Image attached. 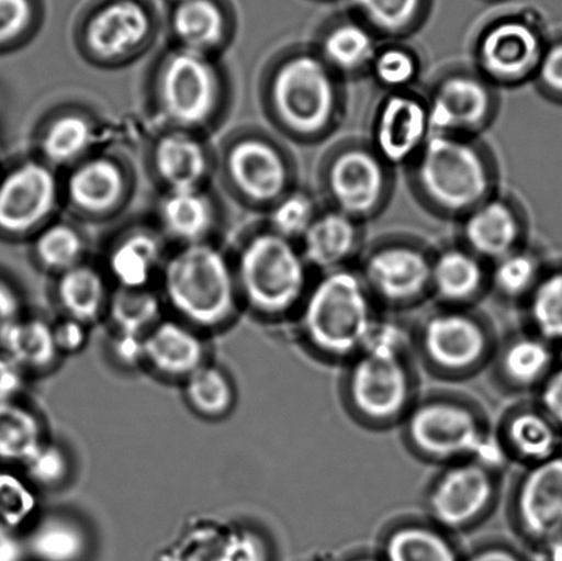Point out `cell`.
I'll use <instances>...</instances> for the list:
<instances>
[{
  "mask_svg": "<svg viewBox=\"0 0 562 561\" xmlns=\"http://www.w3.org/2000/svg\"><path fill=\"white\" fill-rule=\"evenodd\" d=\"M385 168L373 148L350 146L335 153L325 170V187L336 211L355 220L376 212L387 191Z\"/></svg>",
  "mask_w": 562,
  "mask_h": 561,
  "instance_id": "obj_12",
  "label": "cell"
},
{
  "mask_svg": "<svg viewBox=\"0 0 562 561\" xmlns=\"http://www.w3.org/2000/svg\"><path fill=\"white\" fill-rule=\"evenodd\" d=\"M418 354L440 377L464 378L495 356L493 329L464 307H445L422 323L416 339Z\"/></svg>",
  "mask_w": 562,
  "mask_h": 561,
  "instance_id": "obj_8",
  "label": "cell"
},
{
  "mask_svg": "<svg viewBox=\"0 0 562 561\" xmlns=\"http://www.w3.org/2000/svg\"><path fill=\"white\" fill-rule=\"evenodd\" d=\"M37 14V0H0V44L24 35L35 24Z\"/></svg>",
  "mask_w": 562,
  "mask_h": 561,
  "instance_id": "obj_48",
  "label": "cell"
},
{
  "mask_svg": "<svg viewBox=\"0 0 562 561\" xmlns=\"http://www.w3.org/2000/svg\"><path fill=\"white\" fill-rule=\"evenodd\" d=\"M549 548V560L550 561H562V536L550 543Z\"/></svg>",
  "mask_w": 562,
  "mask_h": 561,
  "instance_id": "obj_57",
  "label": "cell"
},
{
  "mask_svg": "<svg viewBox=\"0 0 562 561\" xmlns=\"http://www.w3.org/2000/svg\"><path fill=\"white\" fill-rule=\"evenodd\" d=\"M423 0H355L368 24L387 35L406 32L420 13Z\"/></svg>",
  "mask_w": 562,
  "mask_h": 561,
  "instance_id": "obj_44",
  "label": "cell"
},
{
  "mask_svg": "<svg viewBox=\"0 0 562 561\" xmlns=\"http://www.w3.org/2000/svg\"><path fill=\"white\" fill-rule=\"evenodd\" d=\"M238 282L252 310L266 316H283L305 299L307 263L291 240L269 229L247 242L241 250Z\"/></svg>",
  "mask_w": 562,
  "mask_h": 561,
  "instance_id": "obj_7",
  "label": "cell"
},
{
  "mask_svg": "<svg viewBox=\"0 0 562 561\" xmlns=\"http://www.w3.org/2000/svg\"><path fill=\"white\" fill-rule=\"evenodd\" d=\"M360 273L339 268L324 272L301 305L303 337L323 359L350 361L371 339L378 317Z\"/></svg>",
  "mask_w": 562,
  "mask_h": 561,
  "instance_id": "obj_2",
  "label": "cell"
},
{
  "mask_svg": "<svg viewBox=\"0 0 562 561\" xmlns=\"http://www.w3.org/2000/svg\"><path fill=\"white\" fill-rule=\"evenodd\" d=\"M541 278L537 258L517 249L494 261L488 282L504 299L517 301L527 300Z\"/></svg>",
  "mask_w": 562,
  "mask_h": 561,
  "instance_id": "obj_41",
  "label": "cell"
},
{
  "mask_svg": "<svg viewBox=\"0 0 562 561\" xmlns=\"http://www.w3.org/2000/svg\"><path fill=\"white\" fill-rule=\"evenodd\" d=\"M154 169L173 190L200 189L209 172V157L202 143L187 132L164 135L154 147Z\"/></svg>",
  "mask_w": 562,
  "mask_h": 561,
  "instance_id": "obj_26",
  "label": "cell"
},
{
  "mask_svg": "<svg viewBox=\"0 0 562 561\" xmlns=\"http://www.w3.org/2000/svg\"><path fill=\"white\" fill-rule=\"evenodd\" d=\"M35 255L44 268L64 273L80 266L85 255V239L69 224L48 225L37 236Z\"/></svg>",
  "mask_w": 562,
  "mask_h": 561,
  "instance_id": "obj_42",
  "label": "cell"
},
{
  "mask_svg": "<svg viewBox=\"0 0 562 561\" xmlns=\"http://www.w3.org/2000/svg\"><path fill=\"white\" fill-rule=\"evenodd\" d=\"M358 238L357 220L334 209L317 214L302 238L301 253L308 267L335 271L355 255Z\"/></svg>",
  "mask_w": 562,
  "mask_h": 561,
  "instance_id": "obj_24",
  "label": "cell"
},
{
  "mask_svg": "<svg viewBox=\"0 0 562 561\" xmlns=\"http://www.w3.org/2000/svg\"><path fill=\"white\" fill-rule=\"evenodd\" d=\"M407 340L398 324L379 321L366 348L349 361L344 394L356 419L372 427L396 425L417 403Z\"/></svg>",
  "mask_w": 562,
  "mask_h": 561,
  "instance_id": "obj_1",
  "label": "cell"
},
{
  "mask_svg": "<svg viewBox=\"0 0 562 561\" xmlns=\"http://www.w3.org/2000/svg\"><path fill=\"white\" fill-rule=\"evenodd\" d=\"M57 294L69 317L81 324L97 321L106 304L102 274L82 263L60 273Z\"/></svg>",
  "mask_w": 562,
  "mask_h": 561,
  "instance_id": "obj_33",
  "label": "cell"
},
{
  "mask_svg": "<svg viewBox=\"0 0 562 561\" xmlns=\"http://www.w3.org/2000/svg\"><path fill=\"white\" fill-rule=\"evenodd\" d=\"M85 324L69 318L54 329L55 343H57L58 350L68 351V354H75L80 350L82 345L86 344V332Z\"/></svg>",
  "mask_w": 562,
  "mask_h": 561,
  "instance_id": "obj_52",
  "label": "cell"
},
{
  "mask_svg": "<svg viewBox=\"0 0 562 561\" xmlns=\"http://www.w3.org/2000/svg\"><path fill=\"white\" fill-rule=\"evenodd\" d=\"M170 305L198 327L214 328L233 317L236 282L227 258L211 245H187L164 271Z\"/></svg>",
  "mask_w": 562,
  "mask_h": 561,
  "instance_id": "obj_5",
  "label": "cell"
},
{
  "mask_svg": "<svg viewBox=\"0 0 562 561\" xmlns=\"http://www.w3.org/2000/svg\"><path fill=\"white\" fill-rule=\"evenodd\" d=\"M125 190V176L120 165L104 157L77 165L66 184L71 205L91 214L112 211L120 205Z\"/></svg>",
  "mask_w": 562,
  "mask_h": 561,
  "instance_id": "obj_25",
  "label": "cell"
},
{
  "mask_svg": "<svg viewBox=\"0 0 562 561\" xmlns=\"http://www.w3.org/2000/svg\"><path fill=\"white\" fill-rule=\"evenodd\" d=\"M154 19L145 0H99L82 26L88 52L103 60L136 53L150 41Z\"/></svg>",
  "mask_w": 562,
  "mask_h": 561,
  "instance_id": "obj_14",
  "label": "cell"
},
{
  "mask_svg": "<svg viewBox=\"0 0 562 561\" xmlns=\"http://www.w3.org/2000/svg\"><path fill=\"white\" fill-rule=\"evenodd\" d=\"M93 143V126L86 117L65 114L48 124L42 137L46 161L66 165L77 161Z\"/></svg>",
  "mask_w": 562,
  "mask_h": 561,
  "instance_id": "obj_37",
  "label": "cell"
},
{
  "mask_svg": "<svg viewBox=\"0 0 562 561\" xmlns=\"http://www.w3.org/2000/svg\"><path fill=\"white\" fill-rule=\"evenodd\" d=\"M427 102L406 91L391 92L373 124V152L385 165L415 161L431 136Z\"/></svg>",
  "mask_w": 562,
  "mask_h": 561,
  "instance_id": "obj_17",
  "label": "cell"
},
{
  "mask_svg": "<svg viewBox=\"0 0 562 561\" xmlns=\"http://www.w3.org/2000/svg\"><path fill=\"white\" fill-rule=\"evenodd\" d=\"M27 476L42 486H57L69 472V460L55 445H42L25 463Z\"/></svg>",
  "mask_w": 562,
  "mask_h": 561,
  "instance_id": "obj_47",
  "label": "cell"
},
{
  "mask_svg": "<svg viewBox=\"0 0 562 561\" xmlns=\"http://www.w3.org/2000/svg\"><path fill=\"white\" fill-rule=\"evenodd\" d=\"M356 561H378V560H374L372 558H362V559H358Z\"/></svg>",
  "mask_w": 562,
  "mask_h": 561,
  "instance_id": "obj_58",
  "label": "cell"
},
{
  "mask_svg": "<svg viewBox=\"0 0 562 561\" xmlns=\"http://www.w3.org/2000/svg\"><path fill=\"white\" fill-rule=\"evenodd\" d=\"M115 355L121 362L125 364H136L145 359V337L137 335L120 334L117 343H115Z\"/></svg>",
  "mask_w": 562,
  "mask_h": 561,
  "instance_id": "obj_54",
  "label": "cell"
},
{
  "mask_svg": "<svg viewBox=\"0 0 562 561\" xmlns=\"http://www.w3.org/2000/svg\"><path fill=\"white\" fill-rule=\"evenodd\" d=\"M536 75L550 91L562 93V43L544 48Z\"/></svg>",
  "mask_w": 562,
  "mask_h": 561,
  "instance_id": "obj_50",
  "label": "cell"
},
{
  "mask_svg": "<svg viewBox=\"0 0 562 561\" xmlns=\"http://www.w3.org/2000/svg\"><path fill=\"white\" fill-rule=\"evenodd\" d=\"M413 162L418 191L440 212L467 214L492 198V165L465 137L431 134Z\"/></svg>",
  "mask_w": 562,
  "mask_h": 561,
  "instance_id": "obj_4",
  "label": "cell"
},
{
  "mask_svg": "<svg viewBox=\"0 0 562 561\" xmlns=\"http://www.w3.org/2000/svg\"><path fill=\"white\" fill-rule=\"evenodd\" d=\"M165 233L187 245L202 244L214 225L211 200L200 189L169 191L159 205Z\"/></svg>",
  "mask_w": 562,
  "mask_h": 561,
  "instance_id": "obj_30",
  "label": "cell"
},
{
  "mask_svg": "<svg viewBox=\"0 0 562 561\" xmlns=\"http://www.w3.org/2000/svg\"><path fill=\"white\" fill-rule=\"evenodd\" d=\"M462 235L467 249L473 255L482 260L497 261L519 249L521 220L508 202L488 198L465 214Z\"/></svg>",
  "mask_w": 562,
  "mask_h": 561,
  "instance_id": "obj_20",
  "label": "cell"
},
{
  "mask_svg": "<svg viewBox=\"0 0 562 561\" xmlns=\"http://www.w3.org/2000/svg\"><path fill=\"white\" fill-rule=\"evenodd\" d=\"M157 92L165 117L181 128H195L216 112L218 76L205 54L180 47L159 70Z\"/></svg>",
  "mask_w": 562,
  "mask_h": 561,
  "instance_id": "obj_10",
  "label": "cell"
},
{
  "mask_svg": "<svg viewBox=\"0 0 562 561\" xmlns=\"http://www.w3.org/2000/svg\"><path fill=\"white\" fill-rule=\"evenodd\" d=\"M335 71L314 53L291 54L272 76V108L286 130L301 137H317L330 130L339 113Z\"/></svg>",
  "mask_w": 562,
  "mask_h": 561,
  "instance_id": "obj_6",
  "label": "cell"
},
{
  "mask_svg": "<svg viewBox=\"0 0 562 561\" xmlns=\"http://www.w3.org/2000/svg\"><path fill=\"white\" fill-rule=\"evenodd\" d=\"M374 79L391 92L405 91L418 75L416 55L402 47L379 48L372 60Z\"/></svg>",
  "mask_w": 562,
  "mask_h": 561,
  "instance_id": "obj_45",
  "label": "cell"
},
{
  "mask_svg": "<svg viewBox=\"0 0 562 561\" xmlns=\"http://www.w3.org/2000/svg\"><path fill=\"white\" fill-rule=\"evenodd\" d=\"M531 333L550 344L562 343V271L539 279L527 299Z\"/></svg>",
  "mask_w": 562,
  "mask_h": 561,
  "instance_id": "obj_38",
  "label": "cell"
},
{
  "mask_svg": "<svg viewBox=\"0 0 562 561\" xmlns=\"http://www.w3.org/2000/svg\"><path fill=\"white\" fill-rule=\"evenodd\" d=\"M384 561H459L448 537L432 521L401 520L387 527Z\"/></svg>",
  "mask_w": 562,
  "mask_h": 561,
  "instance_id": "obj_29",
  "label": "cell"
},
{
  "mask_svg": "<svg viewBox=\"0 0 562 561\" xmlns=\"http://www.w3.org/2000/svg\"><path fill=\"white\" fill-rule=\"evenodd\" d=\"M25 554V543L0 520V561H24Z\"/></svg>",
  "mask_w": 562,
  "mask_h": 561,
  "instance_id": "obj_55",
  "label": "cell"
},
{
  "mask_svg": "<svg viewBox=\"0 0 562 561\" xmlns=\"http://www.w3.org/2000/svg\"><path fill=\"white\" fill-rule=\"evenodd\" d=\"M145 359L162 375L189 378L203 366L205 349L191 329L164 322L146 335Z\"/></svg>",
  "mask_w": 562,
  "mask_h": 561,
  "instance_id": "obj_27",
  "label": "cell"
},
{
  "mask_svg": "<svg viewBox=\"0 0 562 561\" xmlns=\"http://www.w3.org/2000/svg\"><path fill=\"white\" fill-rule=\"evenodd\" d=\"M36 497L20 476L0 471V520L10 529H19L36 509Z\"/></svg>",
  "mask_w": 562,
  "mask_h": 561,
  "instance_id": "obj_46",
  "label": "cell"
},
{
  "mask_svg": "<svg viewBox=\"0 0 562 561\" xmlns=\"http://www.w3.org/2000/svg\"><path fill=\"white\" fill-rule=\"evenodd\" d=\"M187 400L198 414L217 419L234 405V389L229 379L216 367L202 366L187 378Z\"/></svg>",
  "mask_w": 562,
  "mask_h": 561,
  "instance_id": "obj_39",
  "label": "cell"
},
{
  "mask_svg": "<svg viewBox=\"0 0 562 561\" xmlns=\"http://www.w3.org/2000/svg\"><path fill=\"white\" fill-rule=\"evenodd\" d=\"M0 345L21 368L43 370L58 354L54 329L42 321H19L4 334Z\"/></svg>",
  "mask_w": 562,
  "mask_h": 561,
  "instance_id": "obj_36",
  "label": "cell"
},
{
  "mask_svg": "<svg viewBox=\"0 0 562 561\" xmlns=\"http://www.w3.org/2000/svg\"><path fill=\"white\" fill-rule=\"evenodd\" d=\"M170 26L181 48L206 55L227 36V9L222 0H181L175 3Z\"/></svg>",
  "mask_w": 562,
  "mask_h": 561,
  "instance_id": "obj_28",
  "label": "cell"
},
{
  "mask_svg": "<svg viewBox=\"0 0 562 561\" xmlns=\"http://www.w3.org/2000/svg\"><path fill=\"white\" fill-rule=\"evenodd\" d=\"M26 552L38 561H80L86 557V531L64 516L43 519L27 538Z\"/></svg>",
  "mask_w": 562,
  "mask_h": 561,
  "instance_id": "obj_34",
  "label": "cell"
},
{
  "mask_svg": "<svg viewBox=\"0 0 562 561\" xmlns=\"http://www.w3.org/2000/svg\"><path fill=\"white\" fill-rule=\"evenodd\" d=\"M431 262L416 246L390 244L368 256L361 277L373 300L411 306L431 293Z\"/></svg>",
  "mask_w": 562,
  "mask_h": 561,
  "instance_id": "obj_13",
  "label": "cell"
},
{
  "mask_svg": "<svg viewBox=\"0 0 562 561\" xmlns=\"http://www.w3.org/2000/svg\"><path fill=\"white\" fill-rule=\"evenodd\" d=\"M427 108L432 134L462 136L492 120L495 102L484 77L461 71L439 81Z\"/></svg>",
  "mask_w": 562,
  "mask_h": 561,
  "instance_id": "obj_18",
  "label": "cell"
},
{
  "mask_svg": "<svg viewBox=\"0 0 562 561\" xmlns=\"http://www.w3.org/2000/svg\"><path fill=\"white\" fill-rule=\"evenodd\" d=\"M378 49L369 27L347 21L325 33L318 55L335 74L352 75L371 69Z\"/></svg>",
  "mask_w": 562,
  "mask_h": 561,
  "instance_id": "obj_32",
  "label": "cell"
},
{
  "mask_svg": "<svg viewBox=\"0 0 562 561\" xmlns=\"http://www.w3.org/2000/svg\"><path fill=\"white\" fill-rule=\"evenodd\" d=\"M317 217L316 205L305 192H286L274 203L271 217L272 233L286 240L302 239Z\"/></svg>",
  "mask_w": 562,
  "mask_h": 561,
  "instance_id": "obj_43",
  "label": "cell"
},
{
  "mask_svg": "<svg viewBox=\"0 0 562 561\" xmlns=\"http://www.w3.org/2000/svg\"><path fill=\"white\" fill-rule=\"evenodd\" d=\"M554 367L552 344L531 332L515 335L495 351L499 381L516 392L541 388Z\"/></svg>",
  "mask_w": 562,
  "mask_h": 561,
  "instance_id": "obj_22",
  "label": "cell"
},
{
  "mask_svg": "<svg viewBox=\"0 0 562 561\" xmlns=\"http://www.w3.org/2000/svg\"><path fill=\"white\" fill-rule=\"evenodd\" d=\"M510 516L533 542L548 546L562 536V453L527 467L512 494Z\"/></svg>",
  "mask_w": 562,
  "mask_h": 561,
  "instance_id": "obj_11",
  "label": "cell"
},
{
  "mask_svg": "<svg viewBox=\"0 0 562 561\" xmlns=\"http://www.w3.org/2000/svg\"><path fill=\"white\" fill-rule=\"evenodd\" d=\"M487 283L482 258L468 249L451 247L432 258L431 293L449 307L471 304Z\"/></svg>",
  "mask_w": 562,
  "mask_h": 561,
  "instance_id": "obj_23",
  "label": "cell"
},
{
  "mask_svg": "<svg viewBox=\"0 0 562 561\" xmlns=\"http://www.w3.org/2000/svg\"><path fill=\"white\" fill-rule=\"evenodd\" d=\"M59 187L47 164L27 161L0 181V229L25 234L42 225L57 206Z\"/></svg>",
  "mask_w": 562,
  "mask_h": 561,
  "instance_id": "obj_16",
  "label": "cell"
},
{
  "mask_svg": "<svg viewBox=\"0 0 562 561\" xmlns=\"http://www.w3.org/2000/svg\"><path fill=\"white\" fill-rule=\"evenodd\" d=\"M402 425L407 447L424 460L446 465L477 461L497 471L510 461L497 431L459 399L434 395L423 400Z\"/></svg>",
  "mask_w": 562,
  "mask_h": 561,
  "instance_id": "obj_3",
  "label": "cell"
},
{
  "mask_svg": "<svg viewBox=\"0 0 562 561\" xmlns=\"http://www.w3.org/2000/svg\"><path fill=\"white\" fill-rule=\"evenodd\" d=\"M162 251L161 239L151 231H134L119 240L110 251V272L120 288L146 289L161 262Z\"/></svg>",
  "mask_w": 562,
  "mask_h": 561,
  "instance_id": "obj_31",
  "label": "cell"
},
{
  "mask_svg": "<svg viewBox=\"0 0 562 561\" xmlns=\"http://www.w3.org/2000/svg\"><path fill=\"white\" fill-rule=\"evenodd\" d=\"M560 428L539 406H517L497 430L509 460L533 465L560 453Z\"/></svg>",
  "mask_w": 562,
  "mask_h": 561,
  "instance_id": "obj_21",
  "label": "cell"
},
{
  "mask_svg": "<svg viewBox=\"0 0 562 561\" xmlns=\"http://www.w3.org/2000/svg\"><path fill=\"white\" fill-rule=\"evenodd\" d=\"M20 300L8 284L0 282V340L20 321Z\"/></svg>",
  "mask_w": 562,
  "mask_h": 561,
  "instance_id": "obj_53",
  "label": "cell"
},
{
  "mask_svg": "<svg viewBox=\"0 0 562 561\" xmlns=\"http://www.w3.org/2000/svg\"><path fill=\"white\" fill-rule=\"evenodd\" d=\"M468 561H521L515 552L504 547H488L473 554Z\"/></svg>",
  "mask_w": 562,
  "mask_h": 561,
  "instance_id": "obj_56",
  "label": "cell"
},
{
  "mask_svg": "<svg viewBox=\"0 0 562 561\" xmlns=\"http://www.w3.org/2000/svg\"><path fill=\"white\" fill-rule=\"evenodd\" d=\"M24 388L22 368L5 354H0V404L13 403Z\"/></svg>",
  "mask_w": 562,
  "mask_h": 561,
  "instance_id": "obj_51",
  "label": "cell"
},
{
  "mask_svg": "<svg viewBox=\"0 0 562 561\" xmlns=\"http://www.w3.org/2000/svg\"><path fill=\"white\" fill-rule=\"evenodd\" d=\"M231 181L240 194L258 203H277L286 194L290 170L283 154L271 142L246 137L227 156Z\"/></svg>",
  "mask_w": 562,
  "mask_h": 561,
  "instance_id": "obj_19",
  "label": "cell"
},
{
  "mask_svg": "<svg viewBox=\"0 0 562 561\" xmlns=\"http://www.w3.org/2000/svg\"><path fill=\"white\" fill-rule=\"evenodd\" d=\"M159 313L157 295L146 289L120 288L110 300V315L120 334L146 337L147 329L156 327Z\"/></svg>",
  "mask_w": 562,
  "mask_h": 561,
  "instance_id": "obj_40",
  "label": "cell"
},
{
  "mask_svg": "<svg viewBox=\"0 0 562 561\" xmlns=\"http://www.w3.org/2000/svg\"><path fill=\"white\" fill-rule=\"evenodd\" d=\"M498 472L477 461L446 465L427 492L429 521L445 531L476 526L492 513L497 502Z\"/></svg>",
  "mask_w": 562,
  "mask_h": 561,
  "instance_id": "obj_9",
  "label": "cell"
},
{
  "mask_svg": "<svg viewBox=\"0 0 562 561\" xmlns=\"http://www.w3.org/2000/svg\"><path fill=\"white\" fill-rule=\"evenodd\" d=\"M539 408L562 430V362L539 388Z\"/></svg>",
  "mask_w": 562,
  "mask_h": 561,
  "instance_id": "obj_49",
  "label": "cell"
},
{
  "mask_svg": "<svg viewBox=\"0 0 562 561\" xmlns=\"http://www.w3.org/2000/svg\"><path fill=\"white\" fill-rule=\"evenodd\" d=\"M43 445L41 422L19 404H0V460L25 464Z\"/></svg>",
  "mask_w": 562,
  "mask_h": 561,
  "instance_id": "obj_35",
  "label": "cell"
},
{
  "mask_svg": "<svg viewBox=\"0 0 562 561\" xmlns=\"http://www.w3.org/2000/svg\"><path fill=\"white\" fill-rule=\"evenodd\" d=\"M172 2L178 3L181 2V0H172Z\"/></svg>",
  "mask_w": 562,
  "mask_h": 561,
  "instance_id": "obj_59",
  "label": "cell"
},
{
  "mask_svg": "<svg viewBox=\"0 0 562 561\" xmlns=\"http://www.w3.org/2000/svg\"><path fill=\"white\" fill-rule=\"evenodd\" d=\"M544 48L536 27L521 20L490 26L477 43L476 60L483 77L498 85H517L537 74Z\"/></svg>",
  "mask_w": 562,
  "mask_h": 561,
  "instance_id": "obj_15",
  "label": "cell"
}]
</instances>
